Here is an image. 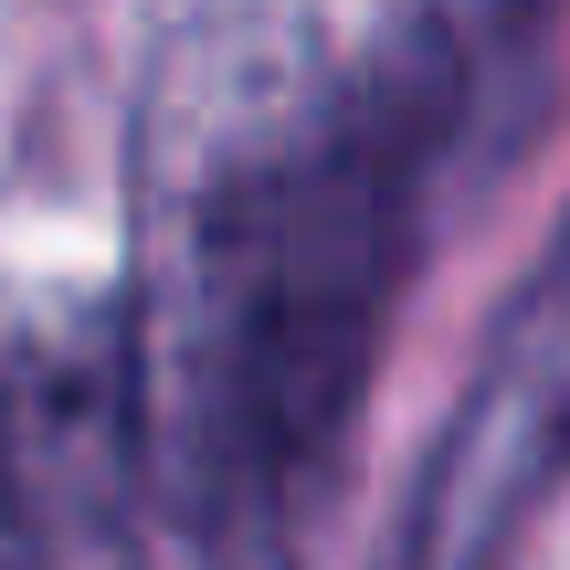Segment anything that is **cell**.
<instances>
[{"mask_svg":"<svg viewBox=\"0 0 570 570\" xmlns=\"http://www.w3.org/2000/svg\"><path fill=\"white\" fill-rule=\"evenodd\" d=\"M487 159H518V138L444 0H423L360 75L306 32L244 53L190 180L169 327V465L202 570H306L433 202Z\"/></svg>","mask_w":570,"mask_h":570,"instance_id":"6da1fadb","label":"cell"},{"mask_svg":"<svg viewBox=\"0 0 570 570\" xmlns=\"http://www.w3.org/2000/svg\"><path fill=\"white\" fill-rule=\"evenodd\" d=\"M570 475V212L497 306L487 360H475L465 402L444 412L423 487L402 508L391 570H518L529 518Z\"/></svg>","mask_w":570,"mask_h":570,"instance_id":"7a4b0ae2","label":"cell"},{"mask_svg":"<svg viewBox=\"0 0 570 570\" xmlns=\"http://www.w3.org/2000/svg\"><path fill=\"white\" fill-rule=\"evenodd\" d=\"M138 360L106 327L0 338V570H138Z\"/></svg>","mask_w":570,"mask_h":570,"instance_id":"3957f363","label":"cell"}]
</instances>
